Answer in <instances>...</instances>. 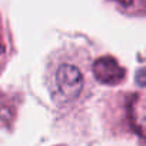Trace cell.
Masks as SVG:
<instances>
[{"mask_svg":"<svg viewBox=\"0 0 146 146\" xmlns=\"http://www.w3.org/2000/svg\"><path fill=\"white\" fill-rule=\"evenodd\" d=\"M6 54H7V37L2 23V16H0V57L5 59Z\"/></svg>","mask_w":146,"mask_h":146,"instance_id":"277c9868","label":"cell"},{"mask_svg":"<svg viewBox=\"0 0 146 146\" xmlns=\"http://www.w3.org/2000/svg\"><path fill=\"white\" fill-rule=\"evenodd\" d=\"M135 125H136L137 132L142 136V146H146V115L143 113V116H139V117L136 116Z\"/></svg>","mask_w":146,"mask_h":146,"instance_id":"3957f363","label":"cell"},{"mask_svg":"<svg viewBox=\"0 0 146 146\" xmlns=\"http://www.w3.org/2000/svg\"><path fill=\"white\" fill-rule=\"evenodd\" d=\"M93 76L99 83L103 85H119L125 76L126 72L119 64V62L113 56H103L93 62L92 66Z\"/></svg>","mask_w":146,"mask_h":146,"instance_id":"7a4b0ae2","label":"cell"},{"mask_svg":"<svg viewBox=\"0 0 146 146\" xmlns=\"http://www.w3.org/2000/svg\"><path fill=\"white\" fill-rule=\"evenodd\" d=\"M89 54L79 47H62L49 56L46 86L52 100L62 109L73 108L88 99L92 90Z\"/></svg>","mask_w":146,"mask_h":146,"instance_id":"6da1fadb","label":"cell"},{"mask_svg":"<svg viewBox=\"0 0 146 146\" xmlns=\"http://www.w3.org/2000/svg\"><path fill=\"white\" fill-rule=\"evenodd\" d=\"M136 79H137L139 85H142V86H146V69H142V70H139V72H137Z\"/></svg>","mask_w":146,"mask_h":146,"instance_id":"5b68a950","label":"cell"}]
</instances>
